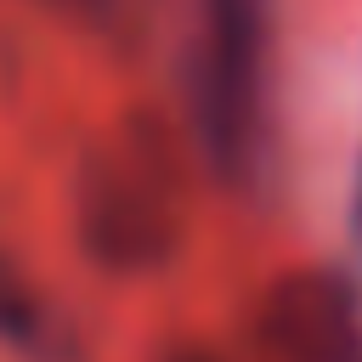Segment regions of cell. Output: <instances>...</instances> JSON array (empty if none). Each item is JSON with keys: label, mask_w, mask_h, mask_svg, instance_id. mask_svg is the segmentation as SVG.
I'll list each match as a JSON object with an SVG mask.
<instances>
[{"label": "cell", "mask_w": 362, "mask_h": 362, "mask_svg": "<svg viewBox=\"0 0 362 362\" xmlns=\"http://www.w3.org/2000/svg\"><path fill=\"white\" fill-rule=\"evenodd\" d=\"M351 221H356V243H362V158H356V187H351Z\"/></svg>", "instance_id": "5"}, {"label": "cell", "mask_w": 362, "mask_h": 362, "mask_svg": "<svg viewBox=\"0 0 362 362\" xmlns=\"http://www.w3.org/2000/svg\"><path fill=\"white\" fill-rule=\"evenodd\" d=\"M0 334H11V339L34 334V305H28V294L6 277V266H0Z\"/></svg>", "instance_id": "4"}, {"label": "cell", "mask_w": 362, "mask_h": 362, "mask_svg": "<svg viewBox=\"0 0 362 362\" xmlns=\"http://www.w3.org/2000/svg\"><path fill=\"white\" fill-rule=\"evenodd\" d=\"M187 238V170L158 113H124L79 164V243L119 277H147Z\"/></svg>", "instance_id": "1"}, {"label": "cell", "mask_w": 362, "mask_h": 362, "mask_svg": "<svg viewBox=\"0 0 362 362\" xmlns=\"http://www.w3.org/2000/svg\"><path fill=\"white\" fill-rule=\"evenodd\" d=\"M266 40H272V0H204L192 107H198V130L215 170L232 181H249L260 170Z\"/></svg>", "instance_id": "2"}, {"label": "cell", "mask_w": 362, "mask_h": 362, "mask_svg": "<svg viewBox=\"0 0 362 362\" xmlns=\"http://www.w3.org/2000/svg\"><path fill=\"white\" fill-rule=\"evenodd\" d=\"M255 334L277 362H362V294L322 266L283 272L260 294Z\"/></svg>", "instance_id": "3"}]
</instances>
